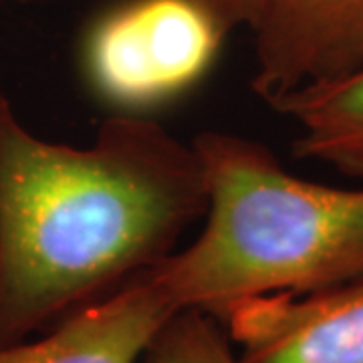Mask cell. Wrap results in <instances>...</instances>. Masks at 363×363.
Returning a JSON list of instances; mask_svg holds the SVG:
<instances>
[{
    "label": "cell",
    "instance_id": "cell-1",
    "mask_svg": "<svg viewBox=\"0 0 363 363\" xmlns=\"http://www.w3.org/2000/svg\"><path fill=\"white\" fill-rule=\"evenodd\" d=\"M206 200L194 143L154 117L109 113L71 145L28 130L0 91V345L168 259Z\"/></svg>",
    "mask_w": 363,
    "mask_h": 363
},
{
    "label": "cell",
    "instance_id": "cell-2",
    "mask_svg": "<svg viewBox=\"0 0 363 363\" xmlns=\"http://www.w3.org/2000/svg\"><path fill=\"white\" fill-rule=\"evenodd\" d=\"M206 212L194 238L150 272L174 309L220 319L264 295H309L363 279V188L298 178L271 147L200 131Z\"/></svg>",
    "mask_w": 363,
    "mask_h": 363
},
{
    "label": "cell",
    "instance_id": "cell-3",
    "mask_svg": "<svg viewBox=\"0 0 363 363\" xmlns=\"http://www.w3.org/2000/svg\"><path fill=\"white\" fill-rule=\"evenodd\" d=\"M228 35L188 0H113L79 35V75L109 113L154 117L206 81Z\"/></svg>",
    "mask_w": 363,
    "mask_h": 363
},
{
    "label": "cell",
    "instance_id": "cell-4",
    "mask_svg": "<svg viewBox=\"0 0 363 363\" xmlns=\"http://www.w3.org/2000/svg\"><path fill=\"white\" fill-rule=\"evenodd\" d=\"M250 89L267 105L363 67V0H267Z\"/></svg>",
    "mask_w": 363,
    "mask_h": 363
},
{
    "label": "cell",
    "instance_id": "cell-5",
    "mask_svg": "<svg viewBox=\"0 0 363 363\" xmlns=\"http://www.w3.org/2000/svg\"><path fill=\"white\" fill-rule=\"evenodd\" d=\"M220 321L240 363H363V279L309 295H264Z\"/></svg>",
    "mask_w": 363,
    "mask_h": 363
},
{
    "label": "cell",
    "instance_id": "cell-6",
    "mask_svg": "<svg viewBox=\"0 0 363 363\" xmlns=\"http://www.w3.org/2000/svg\"><path fill=\"white\" fill-rule=\"evenodd\" d=\"M174 311L145 271L37 335L0 345V363H140L157 327Z\"/></svg>",
    "mask_w": 363,
    "mask_h": 363
},
{
    "label": "cell",
    "instance_id": "cell-7",
    "mask_svg": "<svg viewBox=\"0 0 363 363\" xmlns=\"http://www.w3.org/2000/svg\"><path fill=\"white\" fill-rule=\"evenodd\" d=\"M297 128L293 154L363 180V67L271 105Z\"/></svg>",
    "mask_w": 363,
    "mask_h": 363
},
{
    "label": "cell",
    "instance_id": "cell-8",
    "mask_svg": "<svg viewBox=\"0 0 363 363\" xmlns=\"http://www.w3.org/2000/svg\"><path fill=\"white\" fill-rule=\"evenodd\" d=\"M140 363H240L226 327L200 309H178L157 327Z\"/></svg>",
    "mask_w": 363,
    "mask_h": 363
},
{
    "label": "cell",
    "instance_id": "cell-9",
    "mask_svg": "<svg viewBox=\"0 0 363 363\" xmlns=\"http://www.w3.org/2000/svg\"><path fill=\"white\" fill-rule=\"evenodd\" d=\"M220 23L228 33L236 28H252L259 21L267 0H188Z\"/></svg>",
    "mask_w": 363,
    "mask_h": 363
},
{
    "label": "cell",
    "instance_id": "cell-10",
    "mask_svg": "<svg viewBox=\"0 0 363 363\" xmlns=\"http://www.w3.org/2000/svg\"><path fill=\"white\" fill-rule=\"evenodd\" d=\"M18 2H49V0H18Z\"/></svg>",
    "mask_w": 363,
    "mask_h": 363
},
{
    "label": "cell",
    "instance_id": "cell-11",
    "mask_svg": "<svg viewBox=\"0 0 363 363\" xmlns=\"http://www.w3.org/2000/svg\"><path fill=\"white\" fill-rule=\"evenodd\" d=\"M0 2H4V0H0Z\"/></svg>",
    "mask_w": 363,
    "mask_h": 363
}]
</instances>
